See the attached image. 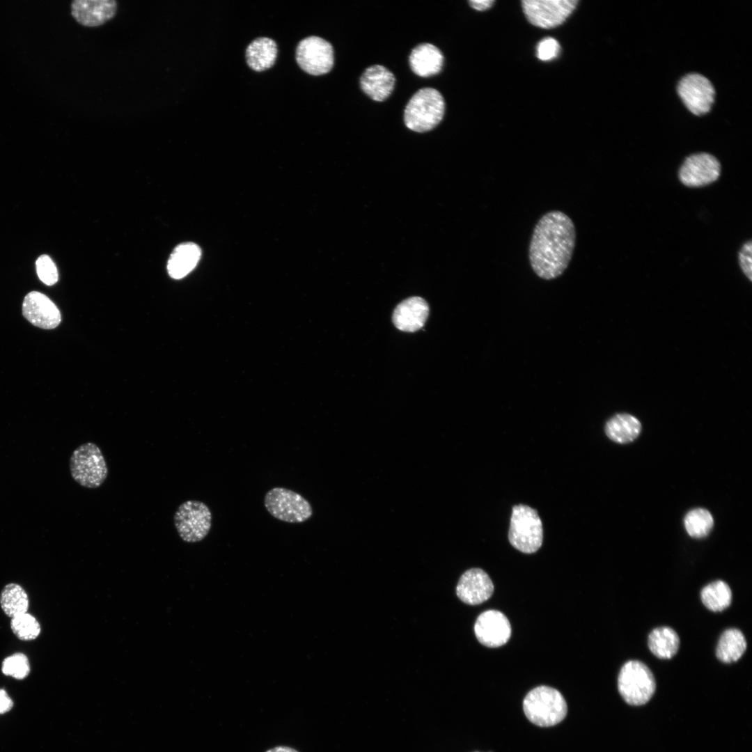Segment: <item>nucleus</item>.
I'll list each match as a JSON object with an SVG mask.
<instances>
[{"label": "nucleus", "instance_id": "f257e3e1", "mask_svg": "<svg viewBox=\"0 0 752 752\" xmlns=\"http://www.w3.org/2000/svg\"><path fill=\"white\" fill-rule=\"evenodd\" d=\"M575 243V226L565 213L553 210L544 214L535 224L529 243L533 271L545 280L559 277L572 260Z\"/></svg>", "mask_w": 752, "mask_h": 752}, {"label": "nucleus", "instance_id": "f03ea898", "mask_svg": "<svg viewBox=\"0 0 752 752\" xmlns=\"http://www.w3.org/2000/svg\"><path fill=\"white\" fill-rule=\"evenodd\" d=\"M527 719L540 727L554 726L563 720L567 706L563 695L556 689L539 686L531 690L523 701Z\"/></svg>", "mask_w": 752, "mask_h": 752}, {"label": "nucleus", "instance_id": "7ed1b4c3", "mask_svg": "<svg viewBox=\"0 0 752 752\" xmlns=\"http://www.w3.org/2000/svg\"><path fill=\"white\" fill-rule=\"evenodd\" d=\"M445 111L444 99L432 88L418 90L409 100L404 122L411 130L425 132L434 128L442 120Z\"/></svg>", "mask_w": 752, "mask_h": 752}, {"label": "nucleus", "instance_id": "20e7f679", "mask_svg": "<svg viewBox=\"0 0 752 752\" xmlns=\"http://www.w3.org/2000/svg\"><path fill=\"white\" fill-rule=\"evenodd\" d=\"M70 471L73 480L89 489L100 487L108 476L104 455L97 445L86 442L79 446L70 458Z\"/></svg>", "mask_w": 752, "mask_h": 752}, {"label": "nucleus", "instance_id": "39448f33", "mask_svg": "<svg viewBox=\"0 0 752 752\" xmlns=\"http://www.w3.org/2000/svg\"><path fill=\"white\" fill-rule=\"evenodd\" d=\"M618 688L627 704L639 706L650 700L655 691L656 682L652 671L645 664L630 660L620 671Z\"/></svg>", "mask_w": 752, "mask_h": 752}, {"label": "nucleus", "instance_id": "423d86ee", "mask_svg": "<svg viewBox=\"0 0 752 752\" xmlns=\"http://www.w3.org/2000/svg\"><path fill=\"white\" fill-rule=\"evenodd\" d=\"M508 539L515 548L526 554L534 553L541 547L543 530L536 510L523 504L512 508Z\"/></svg>", "mask_w": 752, "mask_h": 752}, {"label": "nucleus", "instance_id": "0eeeda50", "mask_svg": "<svg viewBox=\"0 0 752 752\" xmlns=\"http://www.w3.org/2000/svg\"><path fill=\"white\" fill-rule=\"evenodd\" d=\"M264 505L274 518L288 523H302L313 515L308 500L297 492L285 487H274L264 498Z\"/></svg>", "mask_w": 752, "mask_h": 752}, {"label": "nucleus", "instance_id": "6e6552de", "mask_svg": "<svg viewBox=\"0 0 752 752\" xmlns=\"http://www.w3.org/2000/svg\"><path fill=\"white\" fill-rule=\"evenodd\" d=\"M173 522L180 538L186 542L203 540L212 526V512L203 502L189 500L182 503L176 510Z\"/></svg>", "mask_w": 752, "mask_h": 752}, {"label": "nucleus", "instance_id": "1a4fd4ad", "mask_svg": "<svg viewBox=\"0 0 752 752\" xmlns=\"http://www.w3.org/2000/svg\"><path fill=\"white\" fill-rule=\"evenodd\" d=\"M296 60L299 67L308 74L315 76L324 75L334 66V49L324 39L310 36L299 42Z\"/></svg>", "mask_w": 752, "mask_h": 752}, {"label": "nucleus", "instance_id": "9d476101", "mask_svg": "<svg viewBox=\"0 0 752 752\" xmlns=\"http://www.w3.org/2000/svg\"><path fill=\"white\" fill-rule=\"evenodd\" d=\"M577 0H524L522 5L528 22L549 29L561 24L574 11Z\"/></svg>", "mask_w": 752, "mask_h": 752}, {"label": "nucleus", "instance_id": "9b49d317", "mask_svg": "<svg viewBox=\"0 0 752 752\" xmlns=\"http://www.w3.org/2000/svg\"><path fill=\"white\" fill-rule=\"evenodd\" d=\"M677 91L687 109L696 116L709 112L714 101L712 84L699 73H689L681 78Z\"/></svg>", "mask_w": 752, "mask_h": 752}, {"label": "nucleus", "instance_id": "f8f14e48", "mask_svg": "<svg viewBox=\"0 0 752 752\" xmlns=\"http://www.w3.org/2000/svg\"><path fill=\"white\" fill-rule=\"evenodd\" d=\"M721 173V164L713 155L699 152L687 157L679 171L680 182L687 187H699L716 181Z\"/></svg>", "mask_w": 752, "mask_h": 752}, {"label": "nucleus", "instance_id": "ddd939ff", "mask_svg": "<svg viewBox=\"0 0 752 752\" xmlns=\"http://www.w3.org/2000/svg\"><path fill=\"white\" fill-rule=\"evenodd\" d=\"M474 632L481 644L496 648L508 642L511 635V626L503 613L497 610H487L476 619Z\"/></svg>", "mask_w": 752, "mask_h": 752}, {"label": "nucleus", "instance_id": "4468645a", "mask_svg": "<svg viewBox=\"0 0 752 752\" xmlns=\"http://www.w3.org/2000/svg\"><path fill=\"white\" fill-rule=\"evenodd\" d=\"M24 316L34 326L50 329L56 327L61 322V313L57 306L45 295L32 291L24 299L22 304Z\"/></svg>", "mask_w": 752, "mask_h": 752}, {"label": "nucleus", "instance_id": "2eb2a0df", "mask_svg": "<svg viewBox=\"0 0 752 752\" xmlns=\"http://www.w3.org/2000/svg\"><path fill=\"white\" fill-rule=\"evenodd\" d=\"M493 592L494 584L491 579L480 568H471L462 574L456 588L457 597L469 605L483 603L492 596Z\"/></svg>", "mask_w": 752, "mask_h": 752}, {"label": "nucleus", "instance_id": "dca6fc26", "mask_svg": "<svg viewBox=\"0 0 752 752\" xmlns=\"http://www.w3.org/2000/svg\"><path fill=\"white\" fill-rule=\"evenodd\" d=\"M71 14L86 26H97L113 18L118 3L115 0H75L71 3Z\"/></svg>", "mask_w": 752, "mask_h": 752}, {"label": "nucleus", "instance_id": "f3484780", "mask_svg": "<svg viewBox=\"0 0 752 752\" xmlns=\"http://www.w3.org/2000/svg\"><path fill=\"white\" fill-rule=\"evenodd\" d=\"M428 314L429 306L425 300L420 297H412L395 307L392 320L399 330L414 332L424 326Z\"/></svg>", "mask_w": 752, "mask_h": 752}, {"label": "nucleus", "instance_id": "a211bd4d", "mask_svg": "<svg viewBox=\"0 0 752 752\" xmlns=\"http://www.w3.org/2000/svg\"><path fill=\"white\" fill-rule=\"evenodd\" d=\"M395 78L386 68L374 65L366 68L360 78L362 91L375 101L388 98L394 89Z\"/></svg>", "mask_w": 752, "mask_h": 752}, {"label": "nucleus", "instance_id": "6ab92c4d", "mask_svg": "<svg viewBox=\"0 0 752 752\" xmlns=\"http://www.w3.org/2000/svg\"><path fill=\"white\" fill-rule=\"evenodd\" d=\"M409 62L412 70L416 75L428 77L441 71L444 56L441 52L434 45L422 43L412 49Z\"/></svg>", "mask_w": 752, "mask_h": 752}, {"label": "nucleus", "instance_id": "aec40b11", "mask_svg": "<svg viewBox=\"0 0 752 752\" xmlns=\"http://www.w3.org/2000/svg\"><path fill=\"white\" fill-rule=\"evenodd\" d=\"M201 255V249L193 242H185L178 245L168 260L167 270L169 276L175 279L185 277L196 266Z\"/></svg>", "mask_w": 752, "mask_h": 752}, {"label": "nucleus", "instance_id": "412c9836", "mask_svg": "<svg viewBox=\"0 0 752 752\" xmlns=\"http://www.w3.org/2000/svg\"><path fill=\"white\" fill-rule=\"evenodd\" d=\"M277 45L269 38H258L253 40L246 49L248 65L253 70L262 72L270 68L277 57Z\"/></svg>", "mask_w": 752, "mask_h": 752}, {"label": "nucleus", "instance_id": "4be33fe9", "mask_svg": "<svg viewBox=\"0 0 752 752\" xmlns=\"http://www.w3.org/2000/svg\"><path fill=\"white\" fill-rule=\"evenodd\" d=\"M641 430L640 421L629 414H616L611 418L605 425L607 437L619 444L634 441L639 435Z\"/></svg>", "mask_w": 752, "mask_h": 752}, {"label": "nucleus", "instance_id": "5701e85b", "mask_svg": "<svg viewBox=\"0 0 752 752\" xmlns=\"http://www.w3.org/2000/svg\"><path fill=\"white\" fill-rule=\"evenodd\" d=\"M29 596L25 588L18 583L10 582L1 589L0 606L10 618L29 612Z\"/></svg>", "mask_w": 752, "mask_h": 752}, {"label": "nucleus", "instance_id": "b1692460", "mask_svg": "<svg viewBox=\"0 0 752 752\" xmlns=\"http://www.w3.org/2000/svg\"><path fill=\"white\" fill-rule=\"evenodd\" d=\"M648 645L652 653L659 659H671L678 651L680 639L676 632L669 627L654 629L649 634Z\"/></svg>", "mask_w": 752, "mask_h": 752}, {"label": "nucleus", "instance_id": "393cba45", "mask_svg": "<svg viewBox=\"0 0 752 752\" xmlns=\"http://www.w3.org/2000/svg\"><path fill=\"white\" fill-rule=\"evenodd\" d=\"M746 649V641L742 632L735 628L725 630L721 635L716 655L723 663L737 661Z\"/></svg>", "mask_w": 752, "mask_h": 752}, {"label": "nucleus", "instance_id": "a878e982", "mask_svg": "<svg viewBox=\"0 0 752 752\" xmlns=\"http://www.w3.org/2000/svg\"><path fill=\"white\" fill-rule=\"evenodd\" d=\"M700 597L702 602L709 610L718 612L730 606L732 592L730 586L725 581L716 580L702 589Z\"/></svg>", "mask_w": 752, "mask_h": 752}, {"label": "nucleus", "instance_id": "bb28decb", "mask_svg": "<svg viewBox=\"0 0 752 752\" xmlns=\"http://www.w3.org/2000/svg\"><path fill=\"white\" fill-rule=\"evenodd\" d=\"M10 627L15 637L22 641H34L42 632L39 620L29 612L10 618Z\"/></svg>", "mask_w": 752, "mask_h": 752}, {"label": "nucleus", "instance_id": "cd10ccee", "mask_svg": "<svg viewBox=\"0 0 752 752\" xmlns=\"http://www.w3.org/2000/svg\"><path fill=\"white\" fill-rule=\"evenodd\" d=\"M714 525L711 513L703 508H696L689 512L684 518V526L688 534L694 538L707 536Z\"/></svg>", "mask_w": 752, "mask_h": 752}, {"label": "nucleus", "instance_id": "c85d7f7f", "mask_svg": "<svg viewBox=\"0 0 752 752\" xmlns=\"http://www.w3.org/2000/svg\"><path fill=\"white\" fill-rule=\"evenodd\" d=\"M2 673L16 680H24L31 672V664L28 656L22 652H13L1 661Z\"/></svg>", "mask_w": 752, "mask_h": 752}, {"label": "nucleus", "instance_id": "c756f323", "mask_svg": "<svg viewBox=\"0 0 752 752\" xmlns=\"http://www.w3.org/2000/svg\"><path fill=\"white\" fill-rule=\"evenodd\" d=\"M36 271L40 280L47 285H52L58 281V271L55 264L49 256L42 255L36 262Z\"/></svg>", "mask_w": 752, "mask_h": 752}, {"label": "nucleus", "instance_id": "7c9ffc66", "mask_svg": "<svg viewBox=\"0 0 752 752\" xmlns=\"http://www.w3.org/2000/svg\"><path fill=\"white\" fill-rule=\"evenodd\" d=\"M560 49V45L556 39L546 38L538 44L536 56L541 61H551L557 57Z\"/></svg>", "mask_w": 752, "mask_h": 752}, {"label": "nucleus", "instance_id": "2f4dec72", "mask_svg": "<svg viewBox=\"0 0 752 752\" xmlns=\"http://www.w3.org/2000/svg\"><path fill=\"white\" fill-rule=\"evenodd\" d=\"M739 262L742 272L751 281L752 279V244L746 242L739 252Z\"/></svg>", "mask_w": 752, "mask_h": 752}, {"label": "nucleus", "instance_id": "473e14b6", "mask_svg": "<svg viewBox=\"0 0 752 752\" xmlns=\"http://www.w3.org/2000/svg\"><path fill=\"white\" fill-rule=\"evenodd\" d=\"M13 706V700L7 691L3 689H0V714L10 711Z\"/></svg>", "mask_w": 752, "mask_h": 752}, {"label": "nucleus", "instance_id": "72a5a7b5", "mask_svg": "<svg viewBox=\"0 0 752 752\" xmlns=\"http://www.w3.org/2000/svg\"><path fill=\"white\" fill-rule=\"evenodd\" d=\"M494 1L493 0H471L469 1V4L473 8L477 10H485L492 7Z\"/></svg>", "mask_w": 752, "mask_h": 752}, {"label": "nucleus", "instance_id": "f704fd0d", "mask_svg": "<svg viewBox=\"0 0 752 752\" xmlns=\"http://www.w3.org/2000/svg\"><path fill=\"white\" fill-rule=\"evenodd\" d=\"M266 752H298L295 749L288 746H276Z\"/></svg>", "mask_w": 752, "mask_h": 752}]
</instances>
